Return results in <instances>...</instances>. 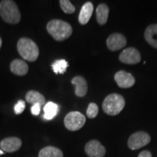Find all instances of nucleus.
I'll use <instances>...</instances> for the list:
<instances>
[{
	"mask_svg": "<svg viewBox=\"0 0 157 157\" xmlns=\"http://www.w3.org/2000/svg\"><path fill=\"white\" fill-rule=\"evenodd\" d=\"M48 33L57 41L68 39L73 32L69 23L61 20H52L47 25Z\"/></svg>",
	"mask_w": 157,
	"mask_h": 157,
	"instance_id": "1",
	"label": "nucleus"
},
{
	"mask_svg": "<svg viewBox=\"0 0 157 157\" xmlns=\"http://www.w3.org/2000/svg\"><path fill=\"white\" fill-rule=\"evenodd\" d=\"M0 15L6 23L17 24L21 21V13L15 2L2 0L0 2Z\"/></svg>",
	"mask_w": 157,
	"mask_h": 157,
	"instance_id": "2",
	"label": "nucleus"
},
{
	"mask_svg": "<svg viewBox=\"0 0 157 157\" xmlns=\"http://www.w3.org/2000/svg\"><path fill=\"white\" fill-rule=\"evenodd\" d=\"M20 56L29 61H35L39 57V48L34 41L29 38L20 39L17 44Z\"/></svg>",
	"mask_w": 157,
	"mask_h": 157,
	"instance_id": "3",
	"label": "nucleus"
},
{
	"mask_svg": "<svg viewBox=\"0 0 157 157\" xmlns=\"http://www.w3.org/2000/svg\"><path fill=\"white\" fill-rule=\"evenodd\" d=\"M125 105V101L122 96L117 93L110 94L103 102V111L108 115H118Z\"/></svg>",
	"mask_w": 157,
	"mask_h": 157,
	"instance_id": "4",
	"label": "nucleus"
},
{
	"mask_svg": "<svg viewBox=\"0 0 157 157\" xmlns=\"http://www.w3.org/2000/svg\"><path fill=\"white\" fill-rule=\"evenodd\" d=\"M85 121L86 118L82 113L78 111H71L65 117L64 124L68 130L76 131L84 126Z\"/></svg>",
	"mask_w": 157,
	"mask_h": 157,
	"instance_id": "5",
	"label": "nucleus"
},
{
	"mask_svg": "<svg viewBox=\"0 0 157 157\" xmlns=\"http://www.w3.org/2000/svg\"><path fill=\"white\" fill-rule=\"evenodd\" d=\"M150 141V135L147 132L140 131V132L133 133L129 137L127 145L131 150H137L148 145Z\"/></svg>",
	"mask_w": 157,
	"mask_h": 157,
	"instance_id": "6",
	"label": "nucleus"
},
{
	"mask_svg": "<svg viewBox=\"0 0 157 157\" xmlns=\"http://www.w3.org/2000/svg\"><path fill=\"white\" fill-rule=\"evenodd\" d=\"M119 60L123 63L133 65L140 63L141 56L138 50L134 48H129L124 50L119 57Z\"/></svg>",
	"mask_w": 157,
	"mask_h": 157,
	"instance_id": "7",
	"label": "nucleus"
},
{
	"mask_svg": "<svg viewBox=\"0 0 157 157\" xmlns=\"http://www.w3.org/2000/svg\"><path fill=\"white\" fill-rule=\"evenodd\" d=\"M106 44L108 48L111 51H116L124 48L127 44V39L121 34L114 33L108 37Z\"/></svg>",
	"mask_w": 157,
	"mask_h": 157,
	"instance_id": "8",
	"label": "nucleus"
},
{
	"mask_svg": "<svg viewBox=\"0 0 157 157\" xmlns=\"http://www.w3.org/2000/svg\"><path fill=\"white\" fill-rule=\"evenodd\" d=\"M85 152L89 157H103L105 154V148L99 141L90 140L86 144Z\"/></svg>",
	"mask_w": 157,
	"mask_h": 157,
	"instance_id": "9",
	"label": "nucleus"
},
{
	"mask_svg": "<svg viewBox=\"0 0 157 157\" xmlns=\"http://www.w3.org/2000/svg\"><path fill=\"white\" fill-rule=\"evenodd\" d=\"M114 79L119 87L129 88L135 83V79L132 74L124 71H119L114 75Z\"/></svg>",
	"mask_w": 157,
	"mask_h": 157,
	"instance_id": "10",
	"label": "nucleus"
},
{
	"mask_svg": "<svg viewBox=\"0 0 157 157\" xmlns=\"http://www.w3.org/2000/svg\"><path fill=\"white\" fill-rule=\"evenodd\" d=\"M22 145V141L18 137H11L3 139L0 143V147L5 152H15L18 151Z\"/></svg>",
	"mask_w": 157,
	"mask_h": 157,
	"instance_id": "11",
	"label": "nucleus"
},
{
	"mask_svg": "<svg viewBox=\"0 0 157 157\" xmlns=\"http://www.w3.org/2000/svg\"><path fill=\"white\" fill-rule=\"evenodd\" d=\"M71 83L75 87V94L78 97H84L87 93L88 86L85 78L81 76L72 78Z\"/></svg>",
	"mask_w": 157,
	"mask_h": 157,
	"instance_id": "12",
	"label": "nucleus"
},
{
	"mask_svg": "<svg viewBox=\"0 0 157 157\" xmlns=\"http://www.w3.org/2000/svg\"><path fill=\"white\" fill-rule=\"evenodd\" d=\"M93 9L94 7L93 3L90 2L84 3L80 10L79 15H78V22L82 25L87 24L93 15Z\"/></svg>",
	"mask_w": 157,
	"mask_h": 157,
	"instance_id": "13",
	"label": "nucleus"
},
{
	"mask_svg": "<svg viewBox=\"0 0 157 157\" xmlns=\"http://www.w3.org/2000/svg\"><path fill=\"white\" fill-rule=\"evenodd\" d=\"M10 70L15 75L24 76L28 73L29 66L23 60L15 59L10 63Z\"/></svg>",
	"mask_w": 157,
	"mask_h": 157,
	"instance_id": "14",
	"label": "nucleus"
},
{
	"mask_svg": "<svg viewBox=\"0 0 157 157\" xmlns=\"http://www.w3.org/2000/svg\"><path fill=\"white\" fill-rule=\"evenodd\" d=\"M145 39L153 48L157 49V24H152L145 31Z\"/></svg>",
	"mask_w": 157,
	"mask_h": 157,
	"instance_id": "15",
	"label": "nucleus"
},
{
	"mask_svg": "<svg viewBox=\"0 0 157 157\" xmlns=\"http://www.w3.org/2000/svg\"><path fill=\"white\" fill-rule=\"evenodd\" d=\"M109 8L105 4H100L96 9V18L100 25H104L107 23L109 18Z\"/></svg>",
	"mask_w": 157,
	"mask_h": 157,
	"instance_id": "16",
	"label": "nucleus"
},
{
	"mask_svg": "<svg viewBox=\"0 0 157 157\" xmlns=\"http://www.w3.org/2000/svg\"><path fill=\"white\" fill-rule=\"evenodd\" d=\"M25 101L32 105H34V104H39L41 105H45V98L44 95L35 90H30L26 93Z\"/></svg>",
	"mask_w": 157,
	"mask_h": 157,
	"instance_id": "17",
	"label": "nucleus"
},
{
	"mask_svg": "<svg viewBox=\"0 0 157 157\" xmlns=\"http://www.w3.org/2000/svg\"><path fill=\"white\" fill-rule=\"evenodd\" d=\"M39 157H63V154L56 147L47 146L39 151Z\"/></svg>",
	"mask_w": 157,
	"mask_h": 157,
	"instance_id": "18",
	"label": "nucleus"
},
{
	"mask_svg": "<svg viewBox=\"0 0 157 157\" xmlns=\"http://www.w3.org/2000/svg\"><path fill=\"white\" fill-rule=\"evenodd\" d=\"M58 105L56 103H53V102H48V103L45 104L44 107V119L47 120L52 119L58 113Z\"/></svg>",
	"mask_w": 157,
	"mask_h": 157,
	"instance_id": "19",
	"label": "nucleus"
},
{
	"mask_svg": "<svg viewBox=\"0 0 157 157\" xmlns=\"http://www.w3.org/2000/svg\"><path fill=\"white\" fill-rule=\"evenodd\" d=\"M68 66V63L67 61L65 60H56L52 64V68L53 71L56 74H64L66 72Z\"/></svg>",
	"mask_w": 157,
	"mask_h": 157,
	"instance_id": "20",
	"label": "nucleus"
},
{
	"mask_svg": "<svg viewBox=\"0 0 157 157\" xmlns=\"http://www.w3.org/2000/svg\"><path fill=\"white\" fill-rule=\"evenodd\" d=\"M60 5L62 10L67 14H72L75 12V7L68 0H60Z\"/></svg>",
	"mask_w": 157,
	"mask_h": 157,
	"instance_id": "21",
	"label": "nucleus"
},
{
	"mask_svg": "<svg viewBox=\"0 0 157 157\" xmlns=\"http://www.w3.org/2000/svg\"><path fill=\"white\" fill-rule=\"evenodd\" d=\"M98 113V106L95 103H91L89 104L87 110V115L90 119H94L97 117Z\"/></svg>",
	"mask_w": 157,
	"mask_h": 157,
	"instance_id": "22",
	"label": "nucleus"
},
{
	"mask_svg": "<svg viewBox=\"0 0 157 157\" xmlns=\"http://www.w3.org/2000/svg\"><path fill=\"white\" fill-rule=\"evenodd\" d=\"M25 108V103L23 101H19L15 105L14 111L16 114H21L23 112Z\"/></svg>",
	"mask_w": 157,
	"mask_h": 157,
	"instance_id": "23",
	"label": "nucleus"
},
{
	"mask_svg": "<svg viewBox=\"0 0 157 157\" xmlns=\"http://www.w3.org/2000/svg\"><path fill=\"white\" fill-rule=\"evenodd\" d=\"M41 106H42V105H39V104H34V105H33L31 109V113L34 116H38L39 114V113H40Z\"/></svg>",
	"mask_w": 157,
	"mask_h": 157,
	"instance_id": "24",
	"label": "nucleus"
},
{
	"mask_svg": "<svg viewBox=\"0 0 157 157\" xmlns=\"http://www.w3.org/2000/svg\"><path fill=\"white\" fill-rule=\"evenodd\" d=\"M138 157H152L151 154L148 151H143L140 154L138 155Z\"/></svg>",
	"mask_w": 157,
	"mask_h": 157,
	"instance_id": "25",
	"label": "nucleus"
},
{
	"mask_svg": "<svg viewBox=\"0 0 157 157\" xmlns=\"http://www.w3.org/2000/svg\"><path fill=\"white\" fill-rule=\"evenodd\" d=\"M2 39L0 38V48H1L2 47Z\"/></svg>",
	"mask_w": 157,
	"mask_h": 157,
	"instance_id": "26",
	"label": "nucleus"
},
{
	"mask_svg": "<svg viewBox=\"0 0 157 157\" xmlns=\"http://www.w3.org/2000/svg\"><path fill=\"white\" fill-rule=\"evenodd\" d=\"M3 154H4V151H3L0 150V155H2Z\"/></svg>",
	"mask_w": 157,
	"mask_h": 157,
	"instance_id": "27",
	"label": "nucleus"
}]
</instances>
